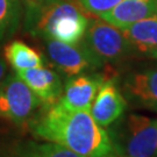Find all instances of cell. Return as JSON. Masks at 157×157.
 Masks as SVG:
<instances>
[{"instance_id":"cell-9","label":"cell","mask_w":157,"mask_h":157,"mask_svg":"<svg viewBox=\"0 0 157 157\" xmlns=\"http://www.w3.org/2000/svg\"><path fill=\"white\" fill-rule=\"evenodd\" d=\"M104 80L101 76H73L67 80L58 101L69 109L90 111L93 99Z\"/></svg>"},{"instance_id":"cell-12","label":"cell","mask_w":157,"mask_h":157,"mask_svg":"<svg viewBox=\"0 0 157 157\" xmlns=\"http://www.w3.org/2000/svg\"><path fill=\"white\" fill-rule=\"evenodd\" d=\"M130 45L142 54L157 51V15L142 19L121 29Z\"/></svg>"},{"instance_id":"cell-16","label":"cell","mask_w":157,"mask_h":157,"mask_svg":"<svg viewBox=\"0 0 157 157\" xmlns=\"http://www.w3.org/2000/svg\"><path fill=\"white\" fill-rule=\"evenodd\" d=\"M122 0H79L86 11L93 15H100L105 12L112 10Z\"/></svg>"},{"instance_id":"cell-20","label":"cell","mask_w":157,"mask_h":157,"mask_svg":"<svg viewBox=\"0 0 157 157\" xmlns=\"http://www.w3.org/2000/svg\"><path fill=\"white\" fill-rule=\"evenodd\" d=\"M156 15H157V11H156Z\"/></svg>"},{"instance_id":"cell-10","label":"cell","mask_w":157,"mask_h":157,"mask_svg":"<svg viewBox=\"0 0 157 157\" xmlns=\"http://www.w3.org/2000/svg\"><path fill=\"white\" fill-rule=\"evenodd\" d=\"M0 157H83L54 142L30 140L0 143Z\"/></svg>"},{"instance_id":"cell-6","label":"cell","mask_w":157,"mask_h":157,"mask_svg":"<svg viewBox=\"0 0 157 157\" xmlns=\"http://www.w3.org/2000/svg\"><path fill=\"white\" fill-rule=\"evenodd\" d=\"M47 52L55 64L67 77H73L91 67H101L100 63L83 43L80 45L70 44L57 40H45Z\"/></svg>"},{"instance_id":"cell-5","label":"cell","mask_w":157,"mask_h":157,"mask_svg":"<svg viewBox=\"0 0 157 157\" xmlns=\"http://www.w3.org/2000/svg\"><path fill=\"white\" fill-rule=\"evenodd\" d=\"M117 150V157H156L157 120L140 114H130Z\"/></svg>"},{"instance_id":"cell-1","label":"cell","mask_w":157,"mask_h":157,"mask_svg":"<svg viewBox=\"0 0 157 157\" xmlns=\"http://www.w3.org/2000/svg\"><path fill=\"white\" fill-rule=\"evenodd\" d=\"M49 107L48 112L30 124L36 137L57 143L83 157L112 155V140L90 111L69 109L59 101Z\"/></svg>"},{"instance_id":"cell-13","label":"cell","mask_w":157,"mask_h":157,"mask_svg":"<svg viewBox=\"0 0 157 157\" xmlns=\"http://www.w3.org/2000/svg\"><path fill=\"white\" fill-rule=\"evenodd\" d=\"M126 87L133 98L147 106L157 108V69H148L133 75Z\"/></svg>"},{"instance_id":"cell-3","label":"cell","mask_w":157,"mask_h":157,"mask_svg":"<svg viewBox=\"0 0 157 157\" xmlns=\"http://www.w3.org/2000/svg\"><path fill=\"white\" fill-rule=\"evenodd\" d=\"M84 44L100 63L118 62L133 49L124 32L101 19L99 15L91 17Z\"/></svg>"},{"instance_id":"cell-8","label":"cell","mask_w":157,"mask_h":157,"mask_svg":"<svg viewBox=\"0 0 157 157\" xmlns=\"http://www.w3.org/2000/svg\"><path fill=\"white\" fill-rule=\"evenodd\" d=\"M17 75L47 106H51L59 100L63 86L59 76L55 71L44 67H37L19 70Z\"/></svg>"},{"instance_id":"cell-18","label":"cell","mask_w":157,"mask_h":157,"mask_svg":"<svg viewBox=\"0 0 157 157\" xmlns=\"http://www.w3.org/2000/svg\"><path fill=\"white\" fill-rule=\"evenodd\" d=\"M151 56L154 57V58H157V51H155V52H154V54H152Z\"/></svg>"},{"instance_id":"cell-11","label":"cell","mask_w":157,"mask_h":157,"mask_svg":"<svg viewBox=\"0 0 157 157\" xmlns=\"http://www.w3.org/2000/svg\"><path fill=\"white\" fill-rule=\"evenodd\" d=\"M157 0H122L112 10L99 17L113 26L122 29L132 23L156 14Z\"/></svg>"},{"instance_id":"cell-14","label":"cell","mask_w":157,"mask_h":157,"mask_svg":"<svg viewBox=\"0 0 157 157\" xmlns=\"http://www.w3.org/2000/svg\"><path fill=\"white\" fill-rule=\"evenodd\" d=\"M5 57L15 71L43 67L41 55L22 41H13L6 45Z\"/></svg>"},{"instance_id":"cell-4","label":"cell","mask_w":157,"mask_h":157,"mask_svg":"<svg viewBox=\"0 0 157 157\" xmlns=\"http://www.w3.org/2000/svg\"><path fill=\"white\" fill-rule=\"evenodd\" d=\"M41 100L22 79L15 75L5 77L0 84V118L22 124L33 118Z\"/></svg>"},{"instance_id":"cell-19","label":"cell","mask_w":157,"mask_h":157,"mask_svg":"<svg viewBox=\"0 0 157 157\" xmlns=\"http://www.w3.org/2000/svg\"><path fill=\"white\" fill-rule=\"evenodd\" d=\"M107 157H117V156H113V155H109V156H107Z\"/></svg>"},{"instance_id":"cell-17","label":"cell","mask_w":157,"mask_h":157,"mask_svg":"<svg viewBox=\"0 0 157 157\" xmlns=\"http://www.w3.org/2000/svg\"><path fill=\"white\" fill-rule=\"evenodd\" d=\"M6 77V63L0 58V84Z\"/></svg>"},{"instance_id":"cell-2","label":"cell","mask_w":157,"mask_h":157,"mask_svg":"<svg viewBox=\"0 0 157 157\" xmlns=\"http://www.w3.org/2000/svg\"><path fill=\"white\" fill-rule=\"evenodd\" d=\"M26 28L44 40L76 44L84 37L91 14L79 0H25Z\"/></svg>"},{"instance_id":"cell-7","label":"cell","mask_w":157,"mask_h":157,"mask_svg":"<svg viewBox=\"0 0 157 157\" xmlns=\"http://www.w3.org/2000/svg\"><path fill=\"white\" fill-rule=\"evenodd\" d=\"M126 100L112 80H104L91 105L90 113L102 128L117 121L126 109Z\"/></svg>"},{"instance_id":"cell-15","label":"cell","mask_w":157,"mask_h":157,"mask_svg":"<svg viewBox=\"0 0 157 157\" xmlns=\"http://www.w3.org/2000/svg\"><path fill=\"white\" fill-rule=\"evenodd\" d=\"M19 5L17 0H0V41L17 27Z\"/></svg>"}]
</instances>
